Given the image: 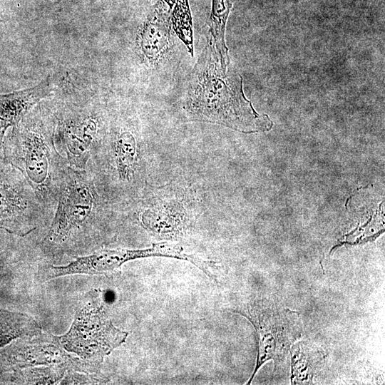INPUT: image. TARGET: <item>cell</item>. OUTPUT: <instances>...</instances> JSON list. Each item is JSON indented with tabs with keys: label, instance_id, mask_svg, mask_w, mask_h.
Here are the masks:
<instances>
[{
	"label": "cell",
	"instance_id": "obj_1",
	"mask_svg": "<svg viewBox=\"0 0 385 385\" xmlns=\"http://www.w3.org/2000/svg\"><path fill=\"white\" fill-rule=\"evenodd\" d=\"M226 70L210 39L192 73L183 105L187 117L246 133L267 128L269 120L245 98L241 78Z\"/></svg>",
	"mask_w": 385,
	"mask_h": 385
},
{
	"label": "cell",
	"instance_id": "obj_2",
	"mask_svg": "<svg viewBox=\"0 0 385 385\" xmlns=\"http://www.w3.org/2000/svg\"><path fill=\"white\" fill-rule=\"evenodd\" d=\"M115 215L114 207L101 195L91 174L68 165L41 248L54 255L89 247Z\"/></svg>",
	"mask_w": 385,
	"mask_h": 385
},
{
	"label": "cell",
	"instance_id": "obj_3",
	"mask_svg": "<svg viewBox=\"0 0 385 385\" xmlns=\"http://www.w3.org/2000/svg\"><path fill=\"white\" fill-rule=\"evenodd\" d=\"M4 141V162L17 169L53 215L66 160L56 148L51 113L38 108L11 127Z\"/></svg>",
	"mask_w": 385,
	"mask_h": 385
},
{
	"label": "cell",
	"instance_id": "obj_4",
	"mask_svg": "<svg viewBox=\"0 0 385 385\" xmlns=\"http://www.w3.org/2000/svg\"><path fill=\"white\" fill-rule=\"evenodd\" d=\"M233 312L246 317L257 333L258 354L249 384L265 362L272 360L277 365L284 359L292 344L302 335V321L298 313L267 297L248 300Z\"/></svg>",
	"mask_w": 385,
	"mask_h": 385
},
{
	"label": "cell",
	"instance_id": "obj_5",
	"mask_svg": "<svg viewBox=\"0 0 385 385\" xmlns=\"http://www.w3.org/2000/svg\"><path fill=\"white\" fill-rule=\"evenodd\" d=\"M51 115L56 150L70 167L86 170L106 133L103 113L95 106L64 105Z\"/></svg>",
	"mask_w": 385,
	"mask_h": 385
},
{
	"label": "cell",
	"instance_id": "obj_6",
	"mask_svg": "<svg viewBox=\"0 0 385 385\" xmlns=\"http://www.w3.org/2000/svg\"><path fill=\"white\" fill-rule=\"evenodd\" d=\"M128 335L115 327L102 304L88 303L77 310L70 329L57 340L66 351L90 362L100 363Z\"/></svg>",
	"mask_w": 385,
	"mask_h": 385
},
{
	"label": "cell",
	"instance_id": "obj_7",
	"mask_svg": "<svg viewBox=\"0 0 385 385\" xmlns=\"http://www.w3.org/2000/svg\"><path fill=\"white\" fill-rule=\"evenodd\" d=\"M53 215L20 172L0 163V229L24 237L51 221Z\"/></svg>",
	"mask_w": 385,
	"mask_h": 385
},
{
	"label": "cell",
	"instance_id": "obj_8",
	"mask_svg": "<svg viewBox=\"0 0 385 385\" xmlns=\"http://www.w3.org/2000/svg\"><path fill=\"white\" fill-rule=\"evenodd\" d=\"M120 207L133 211V215L147 231L159 237L173 239L187 232L191 218L181 198L171 197L143 200L134 206L127 203Z\"/></svg>",
	"mask_w": 385,
	"mask_h": 385
},
{
	"label": "cell",
	"instance_id": "obj_9",
	"mask_svg": "<svg viewBox=\"0 0 385 385\" xmlns=\"http://www.w3.org/2000/svg\"><path fill=\"white\" fill-rule=\"evenodd\" d=\"M170 11L163 0H158L141 29L140 46L146 58L151 62L157 61L169 48Z\"/></svg>",
	"mask_w": 385,
	"mask_h": 385
},
{
	"label": "cell",
	"instance_id": "obj_10",
	"mask_svg": "<svg viewBox=\"0 0 385 385\" xmlns=\"http://www.w3.org/2000/svg\"><path fill=\"white\" fill-rule=\"evenodd\" d=\"M50 78L24 90L0 94V128L17 125L34 106L51 93Z\"/></svg>",
	"mask_w": 385,
	"mask_h": 385
},
{
	"label": "cell",
	"instance_id": "obj_11",
	"mask_svg": "<svg viewBox=\"0 0 385 385\" xmlns=\"http://www.w3.org/2000/svg\"><path fill=\"white\" fill-rule=\"evenodd\" d=\"M40 332L39 325L29 316L0 309V348L18 338Z\"/></svg>",
	"mask_w": 385,
	"mask_h": 385
},
{
	"label": "cell",
	"instance_id": "obj_12",
	"mask_svg": "<svg viewBox=\"0 0 385 385\" xmlns=\"http://www.w3.org/2000/svg\"><path fill=\"white\" fill-rule=\"evenodd\" d=\"M232 6V0H212L210 17V31L213 37V46L219 56L223 69H227L228 56L224 34L226 20Z\"/></svg>",
	"mask_w": 385,
	"mask_h": 385
},
{
	"label": "cell",
	"instance_id": "obj_13",
	"mask_svg": "<svg viewBox=\"0 0 385 385\" xmlns=\"http://www.w3.org/2000/svg\"><path fill=\"white\" fill-rule=\"evenodd\" d=\"M292 383L311 381L314 370L321 363V354L312 347L298 344L292 349Z\"/></svg>",
	"mask_w": 385,
	"mask_h": 385
},
{
	"label": "cell",
	"instance_id": "obj_14",
	"mask_svg": "<svg viewBox=\"0 0 385 385\" xmlns=\"http://www.w3.org/2000/svg\"><path fill=\"white\" fill-rule=\"evenodd\" d=\"M170 19L177 36L193 56L192 22L188 0L176 1Z\"/></svg>",
	"mask_w": 385,
	"mask_h": 385
},
{
	"label": "cell",
	"instance_id": "obj_15",
	"mask_svg": "<svg viewBox=\"0 0 385 385\" xmlns=\"http://www.w3.org/2000/svg\"><path fill=\"white\" fill-rule=\"evenodd\" d=\"M6 129L0 128V163L4 162V141Z\"/></svg>",
	"mask_w": 385,
	"mask_h": 385
},
{
	"label": "cell",
	"instance_id": "obj_16",
	"mask_svg": "<svg viewBox=\"0 0 385 385\" xmlns=\"http://www.w3.org/2000/svg\"><path fill=\"white\" fill-rule=\"evenodd\" d=\"M164 3L166 4V5L168 6L170 9H171L175 4L176 1L178 0H163Z\"/></svg>",
	"mask_w": 385,
	"mask_h": 385
},
{
	"label": "cell",
	"instance_id": "obj_17",
	"mask_svg": "<svg viewBox=\"0 0 385 385\" xmlns=\"http://www.w3.org/2000/svg\"><path fill=\"white\" fill-rule=\"evenodd\" d=\"M3 267V262H2V260L0 258V270Z\"/></svg>",
	"mask_w": 385,
	"mask_h": 385
},
{
	"label": "cell",
	"instance_id": "obj_18",
	"mask_svg": "<svg viewBox=\"0 0 385 385\" xmlns=\"http://www.w3.org/2000/svg\"><path fill=\"white\" fill-rule=\"evenodd\" d=\"M1 22H3V19H2V18L0 16V24H1Z\"/></svg>",
	"mask_w": 385,
	"mask_h": 385
}]
</instances>
